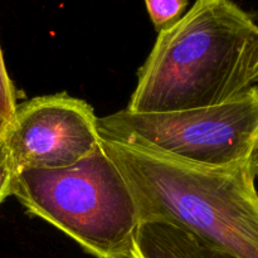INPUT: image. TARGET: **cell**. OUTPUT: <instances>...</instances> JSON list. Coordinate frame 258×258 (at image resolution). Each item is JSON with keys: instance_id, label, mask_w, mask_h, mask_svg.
<instances>
[{"instance_id": "obj_1", "label": "cell", "mask_w": 258, "mask_h": 258, "mask_svg": "<svg viewBox=\"0 0 258 258\" xmlns=\"http://www.w3.org/2000/svg\"><path fill=\"white\" fill-rule=\"evenodd\" d=\"M125 178L140 223L161 222L237 258H258V191L251 159L204 166L155 149L101 138Z\"/></svg>"}, {"instance_id": "obj_2", "label": "cell", "mask_w": 258, "mask_h": 258, "mask_svg": "<svg viewBox=\"0 0 258 258\" xmlns=\"http://www.w3.org/2000/svg\"><path fill=\"white\" fill-rule=\"evenodd\" d=\"M258 24L233 0H197L158 34L126 110L171 112L221 103L234 66Z\"/></svg>"}, {"instance_id": "obj_3", "label": "cell", "mask_w": 258, "mask_h": 258, "mask_svg": "<svg viewBox=\"0 0 258 258\" xmlns=\"http://www.w3.org/2000/svg\"><path fill=\"white\" fill-rule=\"evenodd\" d=\"M13 197L95 258H131L140 226L125 178L101 144L68 168L23 169Z\"/></svg>"}, {"instance_id": "obj_4", "label": "cell", "mask_w": 258, "mask_h": 258, "mask_svg": "<svg viewBox=\"0 0 258 258\" xmlns=\"http://www.w3.org/2000/svg\"><path fill=\"white\" fill-rule=\"evenodd\" d=\"M101 138L155 149L188 163L227 166L249 160L258 140V92L218 105L171 112L125 108L98 118Z\"/></svg>"}, {"instance_id": "obj_5", "label": "cell", "mask_w": 258, "mask_h": 258, "mask_svg": "<svg viewBox=\"0 0 258 258\" xmlns=\"http://www.w3.org/2000/svg\"><path fill=\"white\" fill-rule=\"evenodd\" d=\"M2 138L15 174L68 168L98 148V117L90 103L67 92L39 96L18 103Z\"/></svg>"}, {"instance_id": "obj_6", "label": "cell", "mask_w": 258, "mask_h": 258, "mask_svg": "<svg viewBox=\"0 0 258 258\" xmlns=\"http://www.w3.org/2000/svg\"><path fill=\"white\" fill-rule=\"evenodd\" d=\"M131 258H237L184 229L161 222H143Z\"/></svg>"}, {"instance_id": "obj_7", "label": "cell", "mask_w": 258, "mask_h": 258, "mask_svg": "<svg viewBox=\"0 0 258 258\" xmlns=\"http://www.w3.org/2000/svg\"><path fill=\"white\" fill-rule=\"evenodd\" d=\"M258 92V38L244 47L234 66L232 75L224 88L222 101L246 91ZM251 166L254 176L258 175V140L251 156Z\"/></svg>"}, {"instance_id": "obj_8", "label": "cell", "mask_w": 258, "mask_h": 258, "mask_svg": "<svg viewBox=\"0 0 258 258\" xmlns=\"http://www.w3.org/2000/svg\"><path fill=\"white\" fill-rule=\"evenodd\" d=\"M150 19L156 32L160 33L175 24L185 12L188 0H145Z\"/></svg>"}, {"instance_id": "obj_9", "label": "cell", "mask_w": 258, "mask_h": 258, "mask_svg": "<svg viewBox=\"0 0 258 258\" xmlns=\"http://www.w3.org/2000/svg\"><path fill=\"white\" fill-rule=\"evenodd\" d=\"M17 105V92L8 75L2 48H0V138L12 121Z\"/></svg>"}, {"instance_id": "obj_10", "label": "cell", "mask_w": 258, "mask_h": 258, "mask_svg": "<svg viewBox=\"0 0 258 258\" xmlns=\"http://www.w3.org/2000/svg\"><path fill=\"white\" fill-rule=\"evenodd\" d=\"M15 179V169L13 166L9 151L3 138H0V206L12 196Z\"/></svg>"}]
</instances>
